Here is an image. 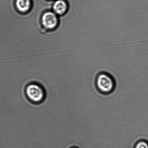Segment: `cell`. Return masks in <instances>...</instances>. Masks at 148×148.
Listing matches in <instances>:
<instances>
[{"mask_svg": "<svg viewBox=\"0 0 148 148\" xmlns=\"http://www.w3.org/2000/svg\"><path fill=\"white\" fill-rule=\"evenodd\" d=\"M95 85L100 92L103 94L111 93L115 89L116 81L111 74L106 72H101L95 78Z\"/></svg>", "mask_w": 148, "mask_h": 148, "instance_id": "2", "label": "cell"}, {"mask_svg": "<svg viewBox=\"0 0 148 148\" xmlns=\"http://www.w3.org/2000/svg\"><path fill=\"white\" fill-rule=\"evenodd\" d=\"M69 10V4L66 0H55L51 6L52 11L59 17L66 15Z\"/></svg>", "mask_w": 148, "mask_h": 148, "instance_id": "4", "label": "cell"}, {"mask_svg": "<svg viewBox=\"0 0 148 148\" xmlns=\"http://www.w3.org/2000/svg\"><path fill=\"white\" fill-rule=\"evenodd\" d=\"M70 148H79L78 147H76V146H73V147H71Z\"/></svg>", "mask_w": 148, "mask_h": 148, "instance_id": "7", "label": "cell"}, {"mask_svg": "<svg viewBox=\"0 0 148 148\" xmlns=\"http://www.w3.org/2000/svg\"><path fill=\"white\" fill-rule=\"evenodd\" d=\"M60 21V17L51 10L45 11L40 18L42 27L47 31H52L56 29L59 27Z\"/></svg>", "mask_w": 148, "mask_h": 148, "instance_id": "3", "label": "cell"}, {"mask_svg": "<svg viewBox=\"0 0 148 148\" xmlns=\"http://www.w3.org/2000/svg\"><path fill=\"white\" fill-rule=\"evenodd\" d=\"M26 98L30 103L35 105L43 103L47 97V92L44 87L40 83L30 82L25 88Z\"/></svg>", "mask_w": 148, "mask_h": 148, "instance_id": "1", "label": "cell"}, {"mask_svg": "<svg viewBox=\"0 0 148 148\" xmlns=\"http://www.w3.org/2000/svg\"><path fill=\"white\" fill-rule=\"evenodd\" d=\"M134 148H148V141L143 140H139L136 143Z\"/></svg>", "mask_w": 148, "mask_h": 148, "instance_id": "6", "label": "cell"}, {"mask_svg": "<svg viewBox=\"0 0 148 148\" xmlns=\"http://www.w3.org/2000/svg\"><path fill=\"white\" fill-rule=\"evenodd\" d=\"M47 1H55V0H47Z\"/></svg>", "mask_w": 148, "mask_h": 148, "instance_id": "8", "label": "cell"}, {"mask_svg": "<svg viewBox=\"0 0 148 148\" xmlns=\"http://www.w3.org/2000/svg\"><path fill=\"white\" fill-rule=\"evenodd\" d=\"M14 4L17 11L22 14L29 12L33 7L32 0H14Z\"/></svg>", "mask_w": 148, "mask_h": 148, "instance_id": "5", "label": "cell"}]
</instances>
